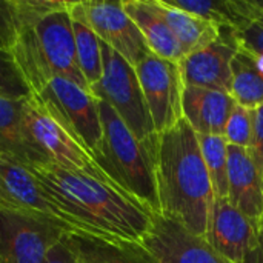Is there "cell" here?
<instances>
[{
	"mask_svg": "<svg viewBox=\"0 0 263 263\" xmlns=\"http://www.w3.org/2000/svg\"><path fill=\"white\" fill-rule=\"evenodd\" d=\"M28 170L72 231L133 242H142L149 233L153 214L112 183L51 163H34Z\"/></svg>",
	"mask_w": 263,
	"mask_h": 263,
	"instance_id": "cell-1",
	"label": "cell"
},
{
	"mask_svg": "<svg viewBox=\"0 0 263 263\" xmlns=\"http://www.w3.org/2000/svg\"><path fill=\"white\" fill-rule=\"evenodd\" d=\"M157 191L160 216L206 236L214 191L199 137L185 119L159 134Z\"/></svg>",
	"mask_w": 263,
	"mask_h": 263,
	"instance_id": "cell-2",
	"label": "cell"
},
{
	"mask_svg": "<svg viewBox=\"0 0 263 263\" xmlns=\"http://www.w3.org/2000/svg\"><path fill=\"white\" fill-rule=\"evenodd\" d=\"M102 140L92 160L103 176L122 193L154 216H160L157 191L159 134L139 140L116 111L99 100Z\"/></svg>",
	"mask_w": 263,
	"mask_h": 263,
	"instance_id": "cell-3",
	"label": "cell"
},
{
	"mask_svg": "<svg viewBox=\"0 0 263 263\" xmlns=\"http://www.w3.org/2000/svg\"><path fill=\"white\" fill-rule=\"evenodd\" d=\"M11 52L32 94H39L54 77L89 89L79 68L68 5L48 14L32 28L20 29Z\"/></svg>",
	"mask_w": 263,
	"mask_h": 263,
	"instance_id": "cell-4",
	"label": "cell"
},
{
	"mask_svg": "<svg viewBox=\"0 0 263 263\" xmlns=\"http://www.w3.org/2000/svg\"><path fill=\"white\" fill-rule=\"evenodd\" d=\"M22 133L34 163H51L109 182L89 153L49 114L34 94L22 100Z\"/></svg>",
	"mask_w": 263,
	"mask_h": 263,
	"instance_id": "cell-5",
	"label": "cell"
},
{
	"mask_svg": "<svg viewBox=\"0 0 263 263\" xmlns=\"http://www.w3.org/2000/svg\"><path fill=\"white\" fill-rule=\"evenodd\" d=\"M102 62L103 74L102 79L89 88L91 94L108 103L139 140L157 134L136 68L103 42Z\"/></svg>",
	"mask_w": 263,
	"mask_h": 263,
	"instance_id": "cell-6",
	"label": "cell"
},
{
	"mask_svg": "<svg viewBox=\"0 0 263 263\" xmlns=\"http://www.w3.org/2000/svg\"><path fill=\"white\" fill-rule=\"evenodd\" d=\"M69 231L42 214L0 205V263H45Z\"/></svg>",
	"mask_w": 263,
	"mask_h": 263,
	"instance_id": "cell-7",
	"label": "cell"
},
{
	"mask_svg": "<svg viewBox=\"0 0 263 263\" xmlns=\"http://www.w3.org/2000/svg\"><path fill=\"white\" fill-rule=\"evenodd\" d=\"M34 96L40 99L49 114L92 156L102 140L99 99L89 89L63 77L51 79Z\"/></svg>",
	"mask_w": 263,
	"mask_h": 263,
	"instance_id": "cell-8",
	"label": "cell"
},
{
	"mask_svg": "<svg viewBox=\"0 0 263 263\" xmlns=\"http://www.w3.org/2000/svg\"><path fill=\"white\" fill-rule=\"evenodd\" d=\"M68 12L72 20L88 26L134 68L151 54L142 32L125 12L122 2H68Z\"/></svg>",
	"mask_w": 263,
	"mask_h": 263,
	"instance_id": "cell-9",
	"label": "cell"
},
{
	"mask_svg": "<svg viewBox=\"0 0 263 263\" xmlns=\"http://www.w3.org/2000/svg\"><path fill=\"white\" fill-rule=\"evenodd\" d=\"M136 72L146 100L149 116L157 134L171 129L182 116L183 82L179 63L148 54L137 66Z\"/></svg>",
	"mask_w": 263,
	"mask_h": 263,
	"instance_id": "cell-10",
	"label": "cell"
},
{
	"mask_svg": "<svg viewBox=\"0 0 263 263\" xmlns=\"http://www.w3.org/2000/svg\"><path fill=\"white\" fill-rule=\"evenodd\" d=\"M237 51L236 28L219 26V39L216 42L185 55L179 62L183 85L231 92V62Z\"/></svg>",
	"mask_w": 263,
	"mask_h": 263,
	"instance_id": "cell-11",
	"label": "cell"
},
{
	"mask_svg": "<svg viewBox=\"0 0 263 263\" xmlns=\"http://www.w3.org/2000/svg\"><path fill=\"white\" fill-rule=\"evenodd\" d=\"M205 239L228 262L256 263L259 231L228 199L214 197Z\"/></svg>",
	"mask_w": 263,
	"mask_h": 263,
	"instance_id": "cell-12",
	"label": "cell"
},
{
	"mask_svg": "<svg viewBox=\"0 0 263 263\" xmlns=\"http://www.w3.org/2000/svg\"><path fill=\"white\" fill-rule=\"evenodd\" d=\"M142 243L159 263H231L222 257L205 237L163 216L153 214V225Z\"/></svg>",
	"mask_w": 263,
	"mask_h": 263,
	"instance_id": "cell-13",
	"label": "cell"
},
{
	"mask_svg": "<svg viewBox=\"0 0 263 263\" xmlns=\"http://www.w3.org/2000/svg\"><path fill=\"white\" fill-rule=\"evenodd\" d=\"M228 202L260 233L263 230V174L250 149L228 146Z\"/></svg>",
	"mask_w": 263,
	"mask_h": 263,
	"instance_id": "cell-14",
	"label": "cell"
},
{
	"mask_svg": "<svg viewBox=\"0 0 263 263\" xmlns=\"http://www.w3.org/2000/svg\"><path fill=\"white\" fill-rule=\"evenodd\" d=\"M0 199L8 206L42 214L69 228L65 216L49 202L28 166L5 156H0Z\"/></svg>",
	"mask_w": 263,
	"mask_h": 263,
	"instance_id": "cell-15",
	"label": "cell"
},
{
	"mask_svg": "<svg viewBox=\"0 0 263 263\" xmlns=\"http://www.w3.org/2000/svg\"><path fill=\"white\" fill-rule=\"evenodd\" d=\"M234 106L230 92L197 86H185L182 92V116L197 136H223Z\"/></svg>",
	"mask_w": 263,
	"mask_h": 263,
	"instance_id": "cell-16",
	"label": "cell"
},
{
	"mask_svg": "<svg viewBox=\"0 0 263 263\" xmlns=\"http://www.w3.org/2000/svg\"><path fill=\"white\" fill-rule=\"evenodd\" d=\"M63 242L83 263H159L142 242L105 239L77 231L66 233Z\"/></svg>",
	"mask_w": 263,
	"mask_h": 263,
	"instance_id": "cell-17",
	"label": "cell"
},
{
	"mask_svg": "<svg viewBox=\"0 0 263 263\" xmlns=\"http://www.w3.org/2000/svg\"><path fill=\"white\" fill-rule=\"evenodd\" d=\"M125 12L142 32L149 51L160 59L179 63L183 59L182 48L168 26L163 15L159 12L154 0H125L122 2Z\"/></svg>",
	"mask_w": 263,
	"mask_h": 263,
	"instance_id": "cell-18",
	"label": "cell"
},
{
	"mask_svg": "<svg viewBox=\"0 0 263 263\" xmlns=\"http://www.w3.org/2000/svg\"><path fill=\"white\" fill-rule=\"evenodd\" d=\"M159 12L166 20L173 34L176 35L183 57L203 49L219 39V26L205 22L193 14L170 6L165 0H154Z\"/></svg>",
	"mask_w": 263,
	"mask_h": 263,
	"instance_id": "cell-19",
	"label": "cell"
},
{
	"mask_svg": "<svg viewBox=\"0 0 263 263\" xmlns=\"http://www.w3.org/2000/svg\"><path fill=\"white\" fill-rule=\"evenodd\" d=\"M170 6L193 14L216 26L239 29L251 20L248 0H165Z\"/></svg>",
	"mask_w": 263,
	"mask_h": 263,
	"instance_id": "cell-20",
	"label": "cell"
},
{
	"mask_svg": "<svg viewBox=\"0 0 263 263\" xmlns=\"http://www.w3.org/2000/svg\"><path fill=\"white\" fill-rule=\"evenodd\" d=\"M0 156L29 166L32 156L22 133V100L0 96Z\"/></svg>",
	"mask_w": 263,
	"mask_h": 263,
	"instance_id": "cell-21",
	"label": "cell"
},
{
	"mask_svg": "<svg viewBox=\"0 0 263 263\" xmlns=\"http://www.w3.org/2000/svg\"><path fill=\"white\" fill-rule=\"evenodd\" d=\"M231 96L237 105L256 109L263 103V74L254 57L239 49L231 62Z\"/></svg>",
	"mask_w": 263,
	"mask_h": 263,
	"instance_id": "cell-22",
	"label": "cell"
},
{
	"mask_svg": "<svg viewBox=\"0 0 263 263\" xmlns=\"http://www.w3.org/2000/svg\"><path fill=\"white\" fill-rule=\"evenodd\" d=\"M72 31H74L79 68L88 88H91L102 79L103 74L102 42L88 26H85L80 22L72 20Z\"/></svg>",
	"mask_w": 263,
	"mask_h": 263,
	"instance_id": "cell-23",
	"label": "cell"
},
{
	"mask_svg": "<svg viewBox=\"0 0 263 263\" xmlns=\"http://www.w3.org/2000/svg\"><path fill=\"white\" fill-rule=\"evenodd\" d=\"M214 197L228 199V142L223 136H197Z\"/></svg>",
	"mask_w": 263,
	"mask_h": 263,
	"instance_id": "cell-24",
	"label": "cell"
},
{
	"mask_svg": "<svg viewBox=\"0 0 263 263\" xmlns=\"http://www.w3.org/2000/svg\"><path fill=\"white\" fill-rule=\"evenodd\" d=\"M0 96L23 100L32 96L11 49H0Z\"/></svg>",
	"mask_w": 263,
	"mask_h": 263,
	"instance_id": "cell-25",
	"label": "cell"
},
{
	"mask_svg": "<svg viewBox=\"0 0 263 263\" xmlns=\"http://www.w3.org/2000/svg\"><path fill=\"white\" fill-rule=\"evenodd\" d=\"M253 134H254V109L236 103L228 119V123L225 126L223 137L227 139L228 145L250 149L253 143Z\"/></svg>",
	"mask_w": 263,
	"mask_h": 263,
	"instance_id": "cell-26",
	"label": "cell"
},
{
	"mask_svg": "<svg viewBox=\"0 0 263 263\" xmlns=\"http://www.w3.org/2000/svg\"><path fill=\"white\" fill-rule=\"evenodd\" d=\"M15 17L17 32L25 28H32L48 14L66 8L68 2L52 0H11Z\"/></svg>",
	"mask_w": 263,
	"mask_h": 263,
	"instance_id": "cell-27",
	"label": "cell"
},
{
	"mask_svg": "<svg viewBox=\"0 0 263 263\" xmlns=\"http://www.w3.org/2000/svg\"><path fill=\"white\" fill-rule=\"evenodd\" d=\"M236 31L239 49H243L250 54L263 52V23L248 22Z\"/></svg>",
	"mask_w": 263,
	"mask_h": 263,
	"instance_id": "cell-28",
	"label": "cell"
},
{
	"mask_svg": "<svg viewBox=\"0 0 263 263\" xmlns=\"http://www.w3.org/2000/svg\"><path fill=\"white\" fill-rule=\"evenodd\" d=\"M17 37V25L11 0H0V49H11Z\"/></svg>",
	"mask_w": 263,
	"mask_h": 263,
	"instance_id": "cell-29",
	"label": "cell"
},
{
	"mask_svg": "<svg viewBox=\"0 0 263 263\" xmlns=\"http://www.w3.org/2000/svg\"><path fill=\"white\" fill-rule=\"evenodd\" d=\"M250 153L256 165L263 171V103L254 109V134Z\"/></svg>",
	"mask_w": 263,
	"mask_h": 263,
	"instance_id": "cell-30",
	"label": "cell"
},
{
	"mask_svg": "<svg viewBox=\"0 0 263 263\" xmlns=\"http://www.w3.org/2000/svg\"><path fill=\"white\" fill-rule=\"evenodd\" d=\"M45 263H83L69 248H68V245L63 242V239L59 242V243H55L51 250H49V253H48V256H46V260Z\"/></svg>",
	"mask_w": 263,
	"mask_h": 263,
	"instance_id": "cell-31",
	"label": "cell"
},
{
	"mask_svg": "<svg viewBox=\"0 0 263 263\" xmlns=\"http://www.w3.org/2000/svg\"><path fill=\"white\" fill-rule=\"evenodd\" d=\"M248 5H250L251 20L263 23V0H248Z\"/></svg>",
	"mask_w": 263,
	"mask_h": 263,
	"instance_id": "cell-32",
	"label": "cell"
},
{
	"mask_svg": "<svg viewBox=\"0 0 263 263\" xmlns=\"http://www.w3.org/2000/svg\"><path fill=\"white\" fill-rule=\"evenodd\" d=\"M256 263H263V230L259 233V250L256 254Z\"/></svg>",
	"mask_w": 263,
	"mask_h": 263,
	"instance_id": "cell-33",
	"label": "cell"
},
{
	"mask_svg": "<svg viewBox=\"0 0 263 263\" xmlns=\"http://www.w3.org/2000/svg\"><path fill=\"white\" fill-rule=\"evenodd\" d=\"M256 60V65L259 68V71L263 74V52H259V54H251Z\"/></svg>",
	"mask_w": 263,
	"mask_h": 263,
	"instance_id": "cell-34",
	"label": "cell"
},
{
	"mask_svg": "<svg viewBox=\"0 0 263 263\" xmlns=\"http://www.w3.org/2000/svg\"><path fill=\"white\" fill-rule=\"evenodd\" d=\"M0 205H5V203H3V200H2V199H0Z\"/></svg>",
	"mask_w": 263,
	"mask_h": 263,
	"instance_id": "cell-35",
	"label": "cell"
},
{
	"mask_svg": "<svg viewBox=\"0 0 263 263\" xmlns=\"http://www.w3.org/2000/svg\"><path fill=\"white\" fill-rule=\"evenodd\" d=\"M262 174H263V171H262Z\"/></svg>",
	"mask_w": 263,
	"mask_h": 263,
	"instance_id": "cell-36",
	"label": "cell"
}]
</instances>
